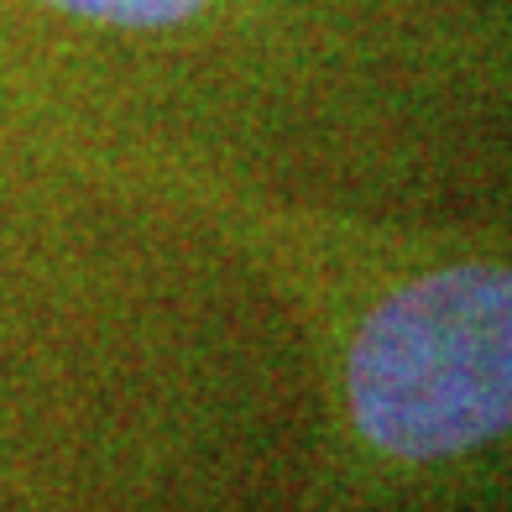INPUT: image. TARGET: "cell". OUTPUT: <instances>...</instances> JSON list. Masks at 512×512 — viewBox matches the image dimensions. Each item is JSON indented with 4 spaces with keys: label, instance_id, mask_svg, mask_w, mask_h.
Masks as SVG:
<instances>
[{
    "label": "cell",
    "instance_id": "cell-2",
    "mask_svg": "<svg viewBox=\"0 0 512 512\" xmlns=\"http://www.w3.org/2000/svg\"><path fill=\"white\" fill-rule=\"evenodd\" d=\"M42 6L110 32H173L204 16L209 0H42Z\"/></svg>",
    "mask_w": 512,
    "mask_h": 512
},
{
    "label": "cell",
    "instance_id": "cell-1",
    "mask_svg": "<svg viewBox=\"0 0 512 512\" xmlns=\"http://www.w3.org/2000/svg\"><path fill=\"white\" fill-rule=\"evenodd\" d=\"M157 183L283 293L361 476L418 481L512 439V241L403 236L168 162Z\"/></svg>",
    "mask_w": 512,
    "mask_h": 512
}]
</instances>
